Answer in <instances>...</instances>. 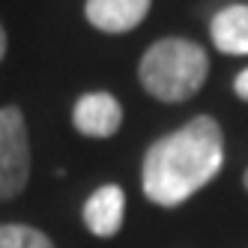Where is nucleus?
Returning a JSON list of instances; mask_svg holds the SVG:
<instances>
[{
    "label": "nucleus",
    "instance_id": "f257e3e1",
    "mask_svg": "<svg viewBox=\"0 0 248 248\" xmlns=\"http://www.w3.org/2000/svg\"><path fill=\"white\" fill-rule=\"evenodd\" d=\"M221 162V126L212 117L201 114L150 147L140 168V188L158 206H180L216 180Z\"/></svg>",
    "mask_w": 248,
    "mask_h": 248
},
{
    "label": "nucleus",
    "instance_id": "f03ea898",
    "mask_svg": "<svg viewBox=\"0 0 248 248\" xmlns=\"http://www.w3.org/2000/svg\"><path fill=\"white\" fill-rule=\"evenodd\" d=\"M209 72V57L198 42L180 36H168L150 45L140 60V84L158 102H183L191 99L203 87Z\"/></svg>",
    "mask_w": 248,
    "mask_h": 248
},
{
    "label": "nucleus",
    "instance_id": "7ed1b4c3",
    "mask_svg": "<svg viewBox=\"0 0 248 248\" xmlns=\"http://www.w3.org/2000/svg\"><path fill=\"white\" fill-rule=\"evenodd\" d=\"M30 180V147L24 114L6 105L0 108V201L21 194Z\"/></svg>",
    "mask_w": 248,
    "mask_h": 248
},
{
    "label": "nucleus",
    "instance_id": "20e7f679",
    "mask_svg": "<svg viewBox=\"0 0 248 248\" xmlns=\"http://www.w3.org/2000/svg\"><path fill=\"white\" fill-rule=\"evenodd\" d=\"M72 123L87 138H111L123 126V108L111 93H87L75 105Z\"/></svg>",
    "mask_w": 248,
    "mask_h": 248
},
{
    "label": "nucleus",
    "instance_id": "39448f33",
    "mask_svg": "<svg viewBox=\"0 0 248 248\" xmlns=\"http://www.w3.org/2000/svg\"><path fill=\"white\" fill-rule=\"evenodd\" d=\"M123 216H126V194L120 186H102L84 203V224L93 236L102 239H111L120 233Z\"/></svg>",
    "mask_w": 248,
    "mask_h": 248
},
{
    "label": "nucleus",
    "instance_id": "423d86ee",
    "mask_svg": "<svg viewBox=\"0 0 248 248\" xmlns=\"http://www.w3.org/2000/svg\"><path fill=\"white\" fill-rule=\"evenodd\" d=\"M84 12L102 33H129L150 15V0H87Z\"/></svg>",
    "mask_w": 248,
    "mask_h": 248
},
{
    "label": "nucleus",
    "instance_id": "0eeeda50",
    "mask_svg": "<svg viewBox=\"0 0 248 248\" xmlns=\"http://www.w3.org/2000/svg\"><path fill=\"white\" fill-rule=\"evenodd\" d=\"M209 36L221 54H230V57L248 54V6L233 3L216 12V18L209 24Z\"/></svg>",
    "mask_w": 248,
    "mask_h": 248
},
{
    "label": "nucleus",
    "instance_id": "6e6552de",
    "mask_svg": "<svg viewBox=\"0 0 248 248\" xmlns=\"http://www.w3.org/2000/svg\"><path fill=\"white\" fill-rule=\"evenodd\" d=\"M0 248H54V242L36 227L0 224Z\"/></svg>",
    "mask_w": 248,
    "mask_h": 248
},
{
    "label": "nucleus",
    "instance_id": "1a4fd4ad",
    "mask_svg": "<svg viewBox=\"0 0 248 248\" xmlns=\"http://www.w3.org/2000/svg\"><path fill=\"white\" fill-rule=\"evenodd\" d=\"M233 90H236V96H239L242 102H248V69H242V72L236 75V81H233Z\"/></svg>",
    "mask_w": 248,
    "mask_h": 248
},
{
    "label": "nucleus",
    "instance_id": "9d476101",
    "mask_svg": "<svg viewBox=\"0 0 248 248\" xmlns=\"http://www.w3.org/2000/svg\"><path fill=\"white\" fill-rule=\"evenodd\" d=\"M3 54H6V30L0 27V60H3Z\"/></svg>",
    "mask_w": 248,
    "mask_h": 248
},
{
    "label": "nucleus",
    "instance_id": "9b49d317",
    "mask_svg": "<svg viewBox=\"0 0 248 248\" xmlns=\"http://www.w3.org/2000/svg\"><path fill=\"white\" fill-rule=\"evenodd\" d=\"M245 188H248V170H245Z\"/></svg>",
    "mask_w": 248,
    "mask_h": 248
}]
</instances>
